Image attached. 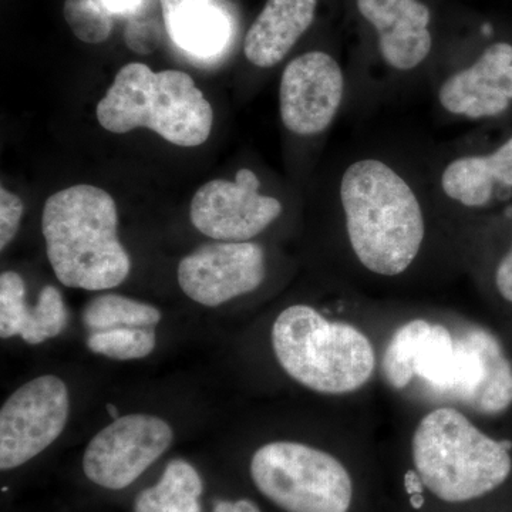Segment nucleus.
I'll return each mask as SVG.
<instances>
[{
    "mask_svg": "<svg viewBox=\"0 0 512 512\" xmlns=\"http://www.w3.org/2000/svg\"><path fill=\"white\" fill-rule=\"evenodd\" d=\"M431 180L386 151L352 154L340 170L335 194L350 251L369 274H406L426 242V195Z\"/></svg>",
    "mask_w": 512,
    "mask_h": 512,
    "instance_id": "obj_1",
    "label": "nucleus"
},
{
    "mask_svg": "<svg viewBox=\"0 0 512 512\" xmlns=\"http://www.w3.org/2000/svg\"><path fill=\"white\" fill-rule=\"evenodd\" d=\"M117 227L116 201L99 187L79 184L50 195L43 208L42 232L60 284L84 291L123 284L131 259Z\"/></svg>",
    "mask_w": 512,
    "mask_h": 512,
    "instance_id": "obj_2",
    "label": "nucleus"
},
{
    "mask_svg": "<svg viewBox=\"0 0 512 512\" xmlns=\"http://www.w3.org/2000/svg\"><path fill=\"white\" fill-rule=\"evenodd\" d=\"M104 130L126 134L148 128L178 147H200L211 136L214 111L190 74L153 72L147 64L121 67L97 104Z\"/></svg>",
    "mask_w": 512,
    "mask_h": 512,
    "instance_id": "obj_3",
    "label": "nucleus"
},
{
    "mask_svg": "<svg viewBox=\"0 0 512 512\" xmlns=\"http://www.w3.org/2000/svg\"><path fill=\"white\" fill-rule=\"evenodd\" d=\"M412 454L421 483L446 503H467L493 493L512 470L510 444L491 439L450 407L421 419Z\"/></svg>",
    "mask_w": 512,
    "mask_h": 512,
    "instance_id": "obj_4",
    "label": "nucleus"
},
{
    "mask_svg": "<svg viewBox=\"0 0 512 512\" xmlns=\"http://www.w3.org/2000/svg\"><path fill=\"white\" fill-rule=\"evenodd\" d=\"M272 348L282 369L313 392L353 393L375 372V348L365 333L308 305L281 312L272 326Z\"/></svg>",
    "mask_w": 512,
    "mask_h": 512,
    "instance_id": "obj_5",
    "label": "nucleus"
},
{
    "mask_svg": "<svg viewBox=\"0 0 512 512\" xmlns=\"http://www.w3.org/2000/svg\"><path fill=\"white\" fill-rule=\"evenodd\" d=\"M251 476L262 494L285 512H349V471L319 448L274 441L256 450Z\"/></svg>",
    "mask_w": 512,
    "mask_h": 512,
    "instance_id": "obj_6",
    "label": "nucleus"
},
{
    "mask_svg": "<svg viewBox=\"0 0 512 512\" xmlns=\"http://www.w3.org/2000/svg\"><path fill=\"white\" fill-rule=\"evenodd\" d=\"M70 399L59 377H36L0 410V468L13 470L52 446L66 427Z\"/></svg>",
    "mask_w": 512,
    "mask_h": 512,
    "instance_id": "obj_7",
    "label": "nucleus"
},
{
    "mask_svg": "<svg viewBox=\"0 0 512 512\" xmlns=\"http://www.w3.org/2000/svg\"><path fill=\"white\" fill-rule=\"evenodd\" d=\"M173 439V429L160 417H119L90 441L83 456L84 474L107 490H124L163 456Z\"/></svg>",
    "mask_w": 512,
    "mask_h": 512,
    "instance_id": "obj_8",
    "label": "nucleus"
},
{
    "mask_svg": "<svg viewBox=\"0 0 512 512\" xmlns=\"http://www.w3.org/2000/svg\"><path fill=\"white\" fill-rule=\"evenodd\" d=\"M348 82L338 60L322 50L296 56L279 83V114L293 136L326 133L345 103Z\"/></svg>",
    "mask_w": 512,
    "mask_h": 512,
    "instance_id": "obj_9",
    "label": "nucleus"
},
{
    "mask_svg": "<svg viewBox=\"0 0 512 512\" xmlns=\"http://www.w3.org/2000/svg\"><path fill=\"white\" fill-rule=\"evenodd\" d=\"M284 212L278 198L261 192L254 171L241 168L235 180H212L195 192L190 220L205 237L247 242L258 237Z\"/></svg>",
    "mask_w": 512,
    "mask_h": 512,
    "instance_id": "obj_10",
    "label": "nucleus"
},
{
    "mask_svg": "<svg viewBox=\"0 0 512 512\" xmlns=\"http://www.w3.org/2000/svg\"><path fill=\"white\" fill-rule=\"evenodd\" d=\"M265 276L264 248L251 241L202 245L185 256L177 271L185 295L208 308L256 291Z\"/></svg>",
    "mask_w": 512,
    "mask_h": 512,
    "instance_id": "obj_11",
    "label": "nucleus"
},
{
    "mask_svg": "<svg viewBox=\"0 0 512 512\" xmlns=\"http://www.w3.org/2000/svg\"><path fill=\"white\" fill-rule=\"evenodd\" d=\"M436 103L444 116L478 123L512 106V45L493 43L473 60L439 77Z\"/></svg>",
    "mask_w": 512,
    "mask_h": 512,
    "instance_id": "obj_12",
    "label": "nucleus"
},
{
    "mask_svg": "<svg viewBox=\"0 0 512 512\" xmlns=\"http://www.w3.org/2000/svg\"><path fill=\"white\" fill-rule=\"evenodd\" d=\"M431 187L441 201L463 211H481L512 192V136L491 150L454 147L434 163Z\"/></svg>",
    "mask_w": 512,
    "mask_h": 512,
    "instance_id": "obj_13",
    "label": "nucleus"
},
{
    "mask_svg": "<svg viewBox=\"0 0 512 512\" xmlns=\"http://www.w3.org/2000/svg\"><path fill=\"white\" fill-rule=\"evenodd\" d=\"M360 16L375 30L377 52L397 74L417 72L433 52L431 12L421 0H356Z\"/></svg>",
    "mask_w": 512,
    "mask_h": 512,
    "instance_id": "obj_14",
    "label": "nucleus"
},
{
    "mask_svg": "<svg viewBox=\"0 0 512 512\" xmlns=\"http://www.w3.org/2000/svg\"><path fill=\"white\" fill-rule=\"evenodd\" d=\"M67 308L56 286L47 285L35 306L26 303V284L18 272L0 275V336H20L30 345L56 338L66 328Z\"/></svg>",
    "mask_w": 512,
    "mask_h": 512,
    "instance_id": "obj_15",
    "label": "nucleus"
},
{
    "mask_svg": "<svg viewBox=\"0 0 512 512\" xmlns=\"http://www.w3.org/2000/svg\"><path fill=\"white\" fill-rule=\"evenodd\" d=\"M318 0H266L245 36L244 53L259 69H271L311 28Z\"/></svg>",
    "mask_w": 512,
    "mask_h": 512,
    "instance_id": "obj_16",
    "label": "nucleus"
},
{
    "mask_svg": "<svg viewBox=\"0 0 512 512\" xmlns=\"http://www.w3.org/2000/svg\"><path fill=\"white\" fill-rule=\"evenodd\" d=\"M165 30L171 40L201 59L220 55L232 36L222 0H161Z\"/></svg>",
    "mask_w": 512,
    "mask_h": 512,
    "instance_id": "obj_17",
    "label": "nucleus"
},
{
    "mask_svg": "<svg viewBox=\"0 0 512 512\" xmlns=\"http://www.w3.org/2000/svg\"><path fill=\"white\" fill-rule=\"evenodd\" d=\"M202 480L185 460H173L154 487L137 495L134 512H201Z\"/></svg>",
    "mask_w": 512,
    "mask_h": 512,
    "instance_id": "obj_18",
    "label": "nucleus"
},
{
    "mask_svg": "<svg viewBox=\"0 0 512 512\" xmlns=\"http://www.w3.org/2000/svg\"><path fill=\"white\" fill-rule=\"evenodd\" d=\"M83 325L90 332L117 328H154L161 320L156 306L126 296L106 293L96 296L83 309Z\"/></svg>",
    "mask_w": 512,
    "mask_h": 512,
    "instance_id": "obj_19",
    "label": "nucleus"
},
{
    "mask_svg": "<svg viewBox=\"0 0 512 512\" xmlns=\"http://www.w3.org/2000/svg\"><path fill=\"white\" fill-rule=\"evenodd\" d=\"M431 325L427 320L414 319L394 333L383 357V375L393 389L402 390L417 377V356Z\"/></svg>",
    "mask_w": 512,
    "mask_h": 512,
    "instance_id": "obj_20",
    "label": "nucleus"
},
{
    "mask_svg": "<svg viewBox=\"0 0 512 512\" xmlns=\"http://www.w3.org/2000/svg\"><path fill=\"white\" fill-rule=\"evenodd\" d=\"M87 348L116 360L143 359L156 349L154 328H117L90 332Z\"/></svg>",
    "mask_w": 512,
    "mask_h": 512,
    "instance_id": "obj_21",
    "label": "nucleus"
},
{
    "mask_svg": "<svg viewBox=\"0 0 512 512\" xmlns=\"http://www.w3.org/2000/svg\"><path fill=\"white\" fill-rule=\"evenodd\" d=\"M63 15L73 35L89 45L106 42L113 32V13L104 0H66Z\"/></svg>",
    "mask_w": 512,
    "mask_h": 512,
    "instance_id": "obj_22",
    "label": "nucleus"
},
{
    "mask_svg": "<svg viewBox=\"0 0 512 512\" xmlns=\"http://www.w3.org/2000/svg\"><path fill=\"white\" fill-rule=\"evenodd\" d=\"M25 204L18 195L0 188V249L8 247L18 234Z\"/></svg>",
    "mask_w": 512,
    "mask_h": 512,
    "instance_id": "obj_23",
    "label": "nucleus"
},
{
    "mask_svg": "<svg viewBox=\"0 0 512 512\" xmlns=\"http://www.w3.org/2000/svg\"><path fill=\"white\" fill-rule=\"evenodd\" d=\"M126 42L130 49L138 53H150L160 43V29L156 22H130L126 30Z\"/></svg>",
    "mask_w": 512,
    "mask_h": 512,
    "instance_id": "obj_24",
    "label": "nucleus"
},
{
    "mask_svg": "<svg viewBox=\"0 0 512 512\" xmlns=\"http://www.w3.org/2000/svg\"><path fill=\"white\" fill-rule=\"evenodd\" d=\"M495 286L505 301L512 303V245L495 269Z\"/></svg>",
    "mask_w": 512,
    "mask_h": 512,
    "instance_id": "obj_25",
    "label": "nucleus"
},
{
    "mask_svg": "<svg viewBox=\"0 0 512 512\" xmlns=\"http://www.w3.org/2000/svg\"><path fill=\"white\" fill-rule=\"evenodd\" d=\"M212 512H262L258 505L249 500L218 501Z\"/></svg>",
    "mask_w": 512,
    "mask_h": 512,
    "instance_id": "obj_26",
    "label": "nucleus"
},
{
    "mask_svg": "<svg viewBox=\"0 0 512 512\" xmlns=\"http://www.w3.org/2000/svg\"><path fill=\"white\" fill-rule=\"evenodd\" d=\"M104 3L111 13L126 15V13L136 12L143 0H104Z\"/></svg>",
    "mask_w": 512,
    "mask_h": 512,
    "instance_id": "obj_27",
    "label": "nucleus"
},
{
    "mask_svg": "<svg viewBox=\"0 0 512 512\" xmlns=\"http://www.w3.org/2000/svg\"><path fill=\"white\" fill-rule=\"evenodd\" d=\"M107 412H109L111 419L117 420L120 417L119 410L114 404H107Z\"/></svg>",
    "mask_w": 512,
    "mask_h": 512,
    "instance_id": "obj_28",
    "label": "nucleus"
}]
</instances>
